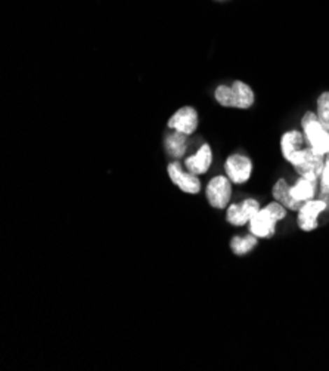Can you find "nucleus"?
<instances>
[{
  "instance_id": "nucleus-10",
  "label": "nucleus",
  "mask_w": 329,
  "mask_h": 371,
  "mask_svg": "<svg viewBox=\"0 0 329 371\" xmlns=\"http://www.w3.org/2000/svg\"><path fill=\"white\" fill-rule=\"evenodd\" d=\"M211 163H213V149L210 144H202L195 154L189 156L185 160V166L186 170H189L190 173L201 176L209 172V169L211 168Z\"/></svg>"
},
{
  "instance_id": "nucleus-13",
  "label": "nucleus",
  "mask_w": 329,
  "mask_h": 371,
  "mask_svg": "<svg viewBox=\"0 0 329 371\" xmlns=\"http://www.w3.org/2000/svg\"><path fill=\"white\" fill-rule=\"evenodd\" d=\"M319 187V180H312V177L300 176L297 182L291 187V194L297 201L307 203L314 198Z\"/></svg>"
},
{
  "instance_id": "nucleus-8",
  "label": "nucleus",
  "mask_w": 329,
  "mask_h": 371,
  "mask_svg": "<svg viewBox=\"0 0 329 371\" xmlns=\"http://www.w3.org/2000/svg\"><path fill=\"white\" fill-rule=\"evenodd\" d=\"M260 210V203L254 198H246L238 204H230L226 213V221L234 227L250 224L251 217Z\"/></svg>"
},
{
  "instance_id": "nucleus-12",
  "label": "nucleus",
  "mask_w": 329,
  "mask_h": 371,
  "mask_svg": "<svg viewBox=\"0 0 329 371\" xmlns=\"http://www.w3.org/2000/svg\"><path fill=\"white\" fill-rule=\"evenodd\" d=\"M272 194H273V198H275V201L281 203L282 205H285V208L290 209V210L298 212L304 205V203L297 201L293 197V194H291V187L288 185L286 180H284V177H281V180H278L276 184L273 185Z\"/></svg>"
},
{
  "instance_id": "nucleus-19",
  "label": "nucleus",
  "mask_w": 329,
  "mask_h": 371,
  "mask_svg": "<svg viewBox=\"0 0 329 371\" xmlns=\"http://www.w3.org/2000/svg\"><path fill=\"white\" fill-rule=\"evenodd\" d=\"M319 198L329 204V154L325 157V166L319 180Z\"/></svg>"
},
{
  "instance_id": "nucleus-3",
  "label": "nucleus",
  "mask_w": 329,
  "mask_h": 371,
  "mask_svg": "<svg viewBox=\"0 0 329 371\" xmlns=\"http://www.w3.org/2000/svg\"><path fill=\"white\" fill-rule=\"evenodd\" d=\"M323 154L314 151L312 147H306L293 158L290 164H293L294 170L303 177H312V180H321V175L325 166Z\"/></svg>"
},
{
  "instance_id": "nucleus-9",
  "label": "nucleus",
  "mask_w": 329,
  "mask_h": 371,
  "mask_svg": "<svg viewBox=\"0 0 329 371\" xmlns=\"http://www.w3.org/2000/svg\"><path fill=\"white\" fill-rule=\"evenodd\" d=\"M328 205L329 204L321 198H318V200L313 198V200L304 203L303 208L298 210V227H300V229H303L306 232L316 229L319 225L318 217L322 212H325L328 209Z\"/></svg>"
},
{
  "instance_id": "nucleus-15",
  "label": "nucleus",
  "mask_w": 329,
  "mask_h": 371,
  "mask_svg": "<svg viewBox=\"0 0 329 371\" xmlns=\"http://www.w3.org/2000/svg\"><path fill=\"white\" fill-rule=\"evenodd\" d=\"M164 149L173 158L183 157L188 149V135L177 130L169 133L164 140Z\"/></svg>"
},
{
  "instance_id": "nucleus-7",
  "label": "nucleus",
  "mask_w": 329,
  "mask_h": 371,
  "mask_svg": "<svg viewBox=\"0 0 329 371\" xmlns=\"http://www.w3.org/2000/svg\"><path fill=\"white\" fill-rule=\"evenodd\" d=\"M167 173L170 181L176 187H179L183 192H188V194H198L201 191V181L198 180V176L190 173L189 170H183L182 164L177 160L169 164Z\"/></svg>"
},
{
  "instance_id": "nucleus-14",
  "label": "nucleus",
  "mask_w": 329,
  "mask_h": 371,
  "mask_svg": "<svg viewBox=\"0 0 329 371\" xmlns=\"http://www.w3.org/2000/svg\"><path fill=\"white\" fill-rule=\"evenodd\" d=\"M232 90H234V100H235V108L238 109H248L255 102V93L253 88L245 83L242 80H234L230 83Z\"/></svg>"
},
{
  "instance_id": "nucleus-16",
  "label": "nucleus",
  "mask_w": 329,
  "mask_h": 371,
  "mask_svg": "<svg viewBox=\"0 0 329 371\" xmlns=\"http://www.w3.org/2000/svg\"><path fill=\"white\" fill-rule=\"evenodd\" d=\"M258 244V238L255 236H245V237H234L230 240V250L237 256H244L250 253L254 247Z\"/></svg>"
},
{
  "instance_id": "nucleus-2",
  "label": "nucleus",
  "mask_w": 329,
  "mask_h": 371,
  "mask_svg": "<svg viewBox=\"0 0 329 371\" xmlns=\"http://www.w3.org/2000/svg\"><path fill=\"white\" fill-rule=\"evenodd\" d=\"M301 128H303L307 145L318 153L329 154V130L322 125L314 112H307L301 119Z\"/></svg>"
},
{
  "instance_id": "nucleus-11",
  "label": "nucleus",
  "mask_w": 329,
  "mask_h": 371,
  "mask_svg": "<svg viewBox=\"0 0 329 371\" xmlns=\"http://www.w3.org/2000/svg\"><path fill=\"white\" fill-rule=\"evenodd\" d=\"M306 144L307 141H306V136L303 132L295 130V129L285 132L281 138V151H282L284 158L288 163H291L293 158L300 153V151L307 147Z\"/></svg>"
},
{
  "instance_id": "nucleus-1",
  "label": "nucleus",
  "mask_w": 329,
  "mask_h": 371,
  "mask_svg": "<svg viewBox=\"0 0 329 371\" xmlns=\"http://www.w3.org/2000/svg\"><path fill=\"white\" fill-rule=\"evenodd\" d=\"M286 217V208L278 201L269 203L260 209L250 221V231L257 238H270L275 236L276 224Z\"/></svg>"
},
{
  "instance_id": "nucleus-6",
  "label": "nucleus",
  "mask_w": 329,
  "mask_h": 371,
  "mask_svg": "<svg viewBox=\"0 0 329 371\" xmlns=\"http://www.w3.org/2000/svg\"><path fill=\"white\" fill-rule=\"evenodd\" d=\"M167 126L172 130H177L185 135L195 133L200 126V116L198 112L190 105H185L177 109V112L169 119Z\"/></svg>"
},
{
  "instance_id": "nucleus-5",
  "label": "nucleus",
  "mask_w": 329,
  "mask_h": 371,
  "mask_svg": "<svg viewBox=\"0 0 329 371\" xmlns=\"http://www.w3.org/2000/svg\"><path fill=\"white\" fill-rule=\"evenodd\" d=\"M226 176L232 181V184H245L251 177L253 173V161L250 157L244 154H230L225 161Z\"/></svg>"
},
{
  "instance_id": "nucleus-17",
  "label": "nucleus",
  "mask_w": 329,
  "mask_h": 371,
  "mask_svg": "<svg viewBox=\"0 0 329 371\" xmlns=\"http://www.w3.org/2000/svg\"><path fill=\"white\" fill-rule=\"evenodd\" d=\"M214 100L225 108H235L234 90H232L230 85H218L214 90Z\"/></svg>"
},
{
  "instance_id": "nucleus-18",
  "label": "nucleus",
  "mask_w": 329,
  "mask_h": 371,
  "mask_svg": "<svg viewBox=\"0 0 329 371\" xmlns=\"http://www.w3.org/2000/svg\"><path fill=\"white\" fill-rule=\"evenodd\" d=\"M316 114L322 125L329 130V90L319 95L316 101Z\"/></svg>"
},
{
  "instance_id": "nucleus-4",
  "label": "nucleus",
  "mask_w": 329,
  "mask_h": 371,
  "mask_svg": "<svg viewBox=\"0 0 329 371\" xmlns=\"http://www.w3.org/2000/svg\"><path fill=\"white\" fill-rule=\"evenodd\" d=\"M205 194L211 208L218 210L226 209L232 197V181L227 176H214L209 182Z\"/></svg>"
}]
</instances>
